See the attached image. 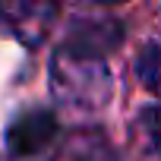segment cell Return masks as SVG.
Returning <instances> with one entry per match:
<instances>
[{
    "label": "cell",
    "instance_id": "cell-1",
    "mask_svg": "<svg viewBox=\"0 0 161 161\" xmlns=\"http://www.w3.org/2000/svg\"><path fill=\"white\" fill-rule=\"evenodd\" d=\"M51 92H54L57 104L66 111L98 114L111 101L114 79H111L104 57L60 44L51 57Z\"/></svg>",
    "mask_w": 161,
    "mask_h": 161
},
{
    "label": "cell",
    "instance_id": "cell-2",
    "mask_svg": "<svg viewBox=\"0 0 161 161\" xmlns=\"http://www.w3.org/2000/svg\"><path fill=\"white\" fill-rule=\"evenodd\" d=\"M57 16H60L57 0H0V19L25 47L44 44L57 25Z\"/></svg>",
    "mask_w": 161,
    "mask_h": 161
},
{
    "label": "cell",
    "instance_id": "cell-3",
    "mask_svg": "<svg viewBox=\"0 0 161 161\" xmlns=\"http://www.w3.org/2000/svg\"><path fill=\"white\" fill-rule=\"evenodd\" d=\"M54 139H57V117L47 108H35V111L19 114L7 130V148L13 158L35 155V152L47 148Z\"/></svg>",
    "mask_w": 161,
    "mask_h": 161
},
{
    "label": "cell",
    "instance_id": "cell-4",
    "mask_svg": "<svg viewBox=\"0 0 161 161\" xmlns=\"http://www.w3.org/2000/svg\"><path fill=\"white\" fill-rule=\"evenodd\" d=\"M123 41V29L114 19H76L63 38V47L73 51H86V54H98L104 57L108 51H114Z\"/></svg>",
    "mask_w": 161,
    "mask_h": 161
},
{
    "label": "cell",
    "instance_id": "cell-5",
    "mask_svg": "<svg viewBox=\"0 0 161 161\" xmlns=\"http://www.w3.org/2000/svg\"><path fill=\"white\" fill-rule=\"evenodd\" d=\"M54 161H117V155L101 130H76L60 142Z\"/></svg>",
    "mask_w": 161,
    "mask_h": 161
},
{
    "label": "cell",
    "instance_id": "cell-6",
    "mask_svg": "<svg viewBox=\"0 0 161 161\" xmlns=\"http://www.w3.org/2000/svg\"><path fill=\"white\" fill-rule=\"evenodd\" d=\"M136 76L139 82L161 98V44H145L136 57Z\"/></svg>",
    "mask_w": 161,
    "mask_h": 161
},
{
    "label": "cell",
    "instance_id": "cell-7",
    "mask_svg": "<svg viewBox=\"0 0 161 161\" xmlns=\"http://www.w3.org/2000/svg\"><path fill=\"white\" fill-rule=\"evenodd\" d=\"M139 123H142L145 136L152 139V145H155L158 155H161V104H148V108L139 114Z\"/></svg>",
    "mask_w": 161,
    "mask_h": 161
},
{
    "label": "cell",
    "instance_id": "cell-8",
    "mask_svg": "<svg viewBox=\"0 0 161 161\" xmlns=\"http://www.w3.org/2000/svg\"><path fill=\"white\" fill-rule=\"evenodd\" d=\"M95 3H123V0H95Z\"/></svg>",
    "mask_w": 161,
    "mask_h": 161
}]
</instances>
